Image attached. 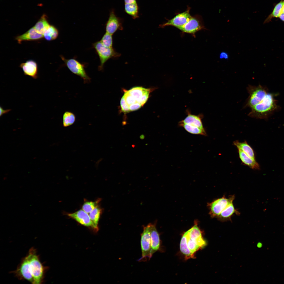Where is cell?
<instances>
[{"label": "cell", "instance_id": "obj_1", "mask_svg": "<svg viewBox=\"0 0 284 284\" xmlns=\"http://www.w3.org/2000/svg\"><path fill=\"white\" fill-rule=\"evenodd\" d=\"M248 90L249 94L247 105L250 107V116L265 119L267 118L277 108L273 95L265 88L259 85L250 86Z\"/></svg>", "mask_w": 284, "mask_h": 284}, {"label": "cell", "instance_id": "obj_2", "mask_svg": "<svg viewBox=\"0 0 284 284\" xmlns=\"http://www.w3.org/2000/svg\"><path fill=\"white\" fill-rule=\"evenodd\" d=\"M48 268L41 262L36 249L32 247L22 259L17 269L12 272L20 280L40 284L44 282V275Z\"/></svg>", "mask_w": 284, "mask_h": 284}, {"label": "cell", "instance_id": "obj_3", "mask_svg": "<svg viewBox=\"0 0 284 284\" xmlns=\"http://www.w3.org/2000/svg\"><path fill=\"white\" fill-rule=\"evenodd\" d=\"M153 90V89L137 86L125 90L120 101L121 111L127 113L140 109L147 102Z\"/></svg>", "mask_w": 284, "mask_h": 284}, {"label": "cell", "instance_id": "obj_4", "mask_svg": "<svg viewBox=\"0 0 284 284\" xmlns=\"http://www.w3.org/2000/svg\"><path fill=\"white\" fill-rule=\"evenodd\" d=\"M93 45L100 59V64L99 67V70L103 69L105 63L108 60L111 58H118L120 55V54L116 52L113 47L104 46L100 41L94 43Z\"/></svg>", "mask_w": 284, "mask_h": 284}, {"label": "cell", "instance_id": "obj_5", "mask_svg": "<svg viewBox=\"0 0 284 284\" xmlns=\"http://www.w3.org/2000/svg\"><path fill=\"white\" fill-rule=\"evenodd\" d=\"M61 58L69 70L73 74L82 78L85 83L90 82V78L87 74L84 65L74 59H67L63 56Z\"/></svg>", "mask_w": 284, "mask_h": 284}, {"label": "cell", "instance_id": "obj_6", "mask_svg": "<svg viewBox=\"0 0 284 284\" xmlns=\"http://www.w3.org/2000/svg\"><path fill=\"white\" fill-rule=\"evenodd\" d=\"M234 196L228 198L225 196L217 199L208 204L209 214L212 217H217L230 204L233 202Z\"/></svg>", "mask_w": 284, "mask_h": 284}, {"label": "cell", "instance_id": "obj_7", "mask_svg": "<svg viewBox=\"0 0 284 284\" xmlns=\"http://www.w3.org/2000/svg\"><path fill=\"white\" fill-rule=\"evenodd\" d=\"M152 224L149 223L143 227L141 234V246L142 252L141 259L146 257L150 258L151 231Z\"/></svg>", "mask_w": 284, "mask_h": 284}, {"label": "cell", "instance_id": "obj_8", "mask_svg": "<svg viewBox=\"0 0 284 284\" xmlns=\"http://www.w3.org/2000/svg\"><path fill=\"white\" fill-rule=\"evenodd\" d=\"M123 29L121 19L116 16L114 10H112L106 24V32L113 35L118 30Z\"/></svg>", "mask_w": 284, "mask_h": 284}, {"label": "cell", "instance_id": "obj_9", "mask_svg": "<svg viewBox=\"0 0 284 284\" xmlns=\"http://www.w3.org/2000/svg\"><path fill=\"white\" fill-rule=\"evenodd\" d=\"M178 28L183 32L195 36L196 33L205 28L201 21L195 17H192L186 23Z\"/></svg>", "mask_w": 284, "mask_h": 284}, {"label": "cell", "instance_id": "obj_10", "mask_svg": "<svg viewBox=\"0 0 284 284\" xmlns=\"http://www.w3.org/2000/svg\"><path fill=\"white\" fill-rule=\"evenodd\" d=\"M189 9L186 11L178 14L174 18L163 24L162 27L169 26L178 28L186 23L192 17L189 13Z\"/></svg>", "mask_w": 284, "mask_h": 284}, {"label": "cell", "instance_id": "obj_11", "mask_svg": "<svg viewBox=\"0 0 284 284\" xmlns=\"http://www.w3.org/2000/svg\"><path fill=\"white\" fill-rule=\"evenodd\" d=\"M24 74L35 79L38 77V66L36 62L32 60H29L22 63L20 65Z\"/></svg>", "mask_w": 284, "mask_h": 284}, {"label": "cell", "instance_id": "obj_12", "mask_svg": "<svg viewBox=\"0 0 284 284\" xmlns=\"http://www.w3.org/2000/svg\"><path fill=\"white\" fill-rule=\"evenodd\" d=\"M43 37V35L38 33L33 27L24 34L17 36L15 39L19 43L21 44L23 41L37 40Z\"/></svg>", "mask_w": 284, "mask_h": 284}, {"label": "cell", "instance_id": "obj_13", "mask_svg": "<svg viewBox=\"0 0 284 284\" xmlns=\"http://www.w3.org/2000/svg\"><path fill=\"white\" fill-rule=\"evenodd\" d=\"M68 215L82 225L87 227H92V223L89 215L82 209Z\"/></svg>", "mask_w": 284, "mask_h": 284}, {"label": "cell", "instance_id": "obj_14", "mask_svg": "<svg viewBox=\"0 0 284 284\" xmlns=\"http://www.w3.org/2000/svg\"><path fill=\"white\" fill-rule=\"evenodd\" d=\"M160 239L155 224L152 225L151 231L150 257L157 251L160 247Z\"/></svg>", "mask_w": 284, "mask_h": 284}, {"label": "cell", "instance_id": "obj_15", "mask_svg": "<svg viewBox=\"0 0 284 284\" xmlns=\"http://www.w3.org/2000/svg\"><path fill=\"white\" fill-rule=\"evenodd\" d=\"M125 12L134 19L139 17V7L136 0H124Z\"/></svg>", "mask_w": 284, "mask_h": 284}, {"label": "cell", "instance_id": "obj_16", "mask_svg": "<svg viewBox=\"0 0 284 284\" xmlns=\"http://www.w3.org/2000/svg\"><path fill=\"white\" fill-rule=\"evenodd\" d=\"M187 116L184 119L180 121V122L205 129L201 120L202 115L192 114L189 111H187Z\"/></svg>", "mask_w": 284, "mask_h": 284}, {"label": "cell", "instance_id": "obj_17", "mask_svg": "<svg viewBox=\"0 0 284 284\" xmlns=\"http://www.w3.org/2000/svg\"><path fill=\"white\" fill-rule=\"evenodd\" d=\"M239 213L235 209L233 202L228 205L217 218L221 221H226L230 219L234 214H238Z\"/></svg>", "mask_w": 284, "mask_h": 284}, {"label": "cell", "instance_id": "obj_18", "mask_svg": "<svg viewBox=\"0 0 284 284\" xmlns=\"http://www.w3.org/2000/svg\"><path fill=\"white\" fill-rule=\"evenodd\" d=\"M238 150L239 158L244 164L252 169H260L259 164L255 159L249 157L240 150Z\"/></svg>", "mask_w": 284, "mask_h": 284}, {"label": "cell", "instance_id": "obj_19", "mask_svg": "<svg viewBox=\"0 0 284 284\" xmlns=\"http://www.w3.org/2000/svg\"><path fill=\"white\" fill-rule=\"evenodd\" d=\"M233 143L238 150L242 151L252 158L255 159V154L253 149L246 141L241 142L236 141H234Z\"/></svg>", "mask_w": 284, "mask_h": 284}, {"label": "cell", "instance_id": "obj_20", "mask_svg": "<svg viewBox=\"0 0 284 284\" xmlns=\"http://www.w3.org/2000/svg\"><path fill=\"white\" fill-rule=\"evenodd\" d=\"M178 125L179 126L183 127L186 131L191 134L205 136L206 135V133L205 129H202L184 123L180 121Z\"/></svg>", "mask_w": 284, "mask_h": 284}, {"label": "cell", "instance_id": "obj_21", "mask_svg": "<svg viewBox=\"0 0 284 284\" xmlns=\"http://www.w3.org/2000/svg\"><path fill=\"white\" fill-rule=\"evenodd\" d=\"M180 247V251L185 256L186 259L194 258V255L191 253L187 247L186 237L185 233L181 239Z\"/></svg>", "mask_w": 284, "mask_h": 284}, {"label": "cell", "instance_id": "obj_22", "mask_svg": "<svg viewBox=\"0 0 284 284\" xmlns=\"http://www.w3.org/2000/svg\"><path fill=\"white\" fill-rule=\"evenodd\" d=\"M50 26L46 16L43 15L36 23L34 27L38 33L43 34Z\"/></svg>", "mask_w": 284, "mask_h": 284}, {"label": "cell", "instance_id": "obj_23", "mask_svg": "<svg viewBox=\"0 0 284 284\" xmlns=\"http://www.w3.org/2000/svg\"><path fill=\"white\" fill-rule=\"evenodd\" d=\"M101 210L98 206L95 208L89 214L92 223V227L95 230H98V224L101 213Z\"/></svg>", "mask_w": 284, "mask_h": 284}, {"label": "cell", "instance_id": "obj_24", "mask_svg": "<svg viewBox=\"0 0 284 284\" xmlns=\"http://www.w3.org/2000/svg\"><path fill=\"white\" fill-rule=\"evenodd\" d=\"M59 34L58 30L54 26L50 25L43 34V37L48 41L56 39Z\"/></svg>", "mask_w": 284, "mask_h": 284}, {"label": "cell", "instance_id": "obj_25", "mask_svg": "<svg viewBox=\"0 0 284 284\" xmlns=\"http://www.w3.org/2000/svg\"><path fill=\"white\" fill-rule=\"evenodd\" d=\"M284 3V0L281 1L275 6L272 12L265 20L264 23L269 22L273 18L279 17L280 14L282 13Z\"/></svg>", "mask_w": 284, "mask_h": 284}, {"label": "cell", "instance_id": "obj_26", "mask_svg": "<svg viewBox=\"0 0 284 284\" xmlns=\"http://www.w3.org/2000/svg\"><path fill=\"white\" fill-rule=\"evenodd\" d=\"M76 117L74 114L69 111H66L63 116V125L67 127L73 124L75 121Z\"/></svg>", "mask_w": 284, "mask_h": 284}, {"label": "cell", "instance_id": "obj_27", "mask_svg": "<svg viewBox=\"0 0 284 284\" xmlns=\"http://www.w3.org/2000/svg\"><path fill=\"white\" fill-rule=\"evenodd\" d=\"M112 35L106 32L100 41L105 46L109 48L113 47V39Z\"/></svg>", "mask_w": 284, "mask_h": 284}, {"label": "cell", "instance_id": "obj_28", "mask_svg": "<svg viewBox=\"0 0 284 284\" xmlns=\"http://www.w3.org/2000/svg\"><path fill=\"white\" fill-rule=\"evenodd\" d=\"M98 201L95 202L88 201L85 202L82 206V209L87 213H89L98 206Z\"/></svg>", "mask_w": 284, "mask_h": 284}, {"label": "cell", "instance_id": "obj_29", "mask_svg": "<svg viewBox=\"0 0 284 284\" xmlns=\"http://www.w3.org/2000/svg\"><path fill=\"white\" fill-rule=\"evenodd\" d=\"M219 58L221 59H224L227 60L229 59V55L227 53L225 52H222L220 54Z\"/></svg>", "mask_w": 284, "mask_h": 284}, {"label": "cell", "instance_id": "obj_30", "mask_svg": "<svg viewBox=\"0 0 284 284\" xmlns=\"http://www.w3.org/2000/svg\"><path fill=\"white\" fill-rule=\"evenodd\" d=\"M0 116H1L4 114L7 113L11 111L10 109L4 110L1 106H0Z\"/></svg>", "mask_w": 284, "mask_h": 284}, {"label": "cell", "instance_id": "obj_31", "mask_svg": "<svg viewBox=\"0 0 284 284\" xmlns=\"http://www.w3.org/2000/svg\"><path fill=\"white\" fill-rule=\"evenodd\" d=\"M279 17L282 21H284V13H282L280 15Z\"/></svg>", "mask_w": 284, "mask_h": 284}, {"label": "cell", "instance_id": "obj_32", "mask_svg": "<svg viewBox=\"0 0 284 284\" xmlns=\"http://www.w3.org/2000/svg\"><path fill=\"white\" fill-rule=\"evenodd\" d=\"M139 137L141 139L143 140L145 138V136L144 134H141L140 136Z\"/></svg>", "mask_w": 284, "mask_h": 284}, {"label": "cell", "instance_id": "obj_33", "mask_svg": "<svg viewBox=\"0 0 284 284\" xmlns=\"http://www.w3.org/2000/svg\"><path fill=\"white\" fill-rule=\"evenodd\" d=\"M282 13H284V4H283V9H282Z\"/></svg>", "mask_w": 284, "mask_h": 284}, {"label": "cell", "instance_id": "obj_34", "mask_svg": "<svg viewBox=\"0 0 284 284\" xmlns=\"http://www.w3.org/2000/svg\"><path fill=\"white\" fill-rule=\"evenodd\" d=\"M132 146L134 148L135 146V145H132Z\"/></svg>", "mask_w": 284, "mask_h": 284}]
</instances>
